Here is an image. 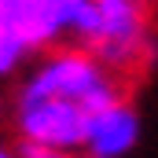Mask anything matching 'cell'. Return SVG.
<instances>
[{"mask_svg": "<svg viewBox=\"0 0 158 158\" xmlns=\"http://www.w3.org/2000/svg\"><path fill=\"white\" fill-rule=\"evenodd\" d=\"M33 55H37V52H33V44L22 37V33H15V30L0 26V85L15 81L26 66H30V59H33Z\"/></svg>", "mask_w": 158, "mask_h": 158, "instance_id": "obj_5", "label": "cell"}, {"mask_svg": "<svg viewBox=\"0 0 158 158\" xmlns=\"http://www.w3.org/2000/svg\"><path fill=\"white\" fill-rule=\"evenodd\" d=\"M0 114H4V107H0Z\"/></svg>", "mask_w": 158, "mask_h": 158, "instance_id": "obj_7", "label": "cell"}, {"mask_svg": "<svg viewBox=\"0 0 158 158\" xmlns=\"http://www.w3.org/2000/svg\"><path fill=\"white\" fill-rule=\"evenodd\" d=\"M81 4L85 0H0V26L22 33L33 52H44L70 40Z\"/></svg>", "mask_w": 158, "mask_h": 158, "instance_id": "obj_3", "label": "cell"}, {"mask_svg": "<svg viewBox=\"0 0 158 158\" xmlns=\"http://www.w3.org/2000/svg\"><path fill=\"white\" fill-rule=\"evenodd\" d=\"M136 143H140V114H136V107L118 96L114 103H107L92 125H88V132H85V147H81V155L88 158H125L136 151Z\"/></svg>", "mask_w": 158, "mask_h": 158, "instance_id": "obj_4", "label": "cell"}, {"mask_svg": "<svg viewBox=\"0 0 158 158\" xmlns=\"http://www.w3.org/2000/svg\"><path fill=\"white\" fill-rule=\"evenodd\" d=\"M7 155H11V147H7V140L0 136V158H7Z\"/></svg>", "mask_w": 158, "mask_h": 158, "instance_id": "obj_6", "label": "cell"}, {"mask_svg": "<svg viewBox=\"0 0 158 158\" xmlns=\"http://www.w3.org/2000/svg\"><path fill=\"white\" fill-rule=\"evenodd\" d=\"M118 70L96 59L74 40L52 44L30 59L19 74L15 96L7 103V121L15 129V155L63 158L85 147L92 118L114 103L121 92Z\"/></svg>", "mask_w": 158, "mask_h": 158, "instance_id": "obj_1", "label": "cell"}, {"mask_svg": "<svg viewBox=\"0 0 158 158\" xmlns=\"http://www.w3.org/2000/svg\"><path fill=\"white\" fill-rule=\"evenodd\" d=\"M70 40L88 48L121 77H129L151 66L158 55L151 0H85Z\"/></svg>", "mask_w": 158, "mask_h": 158, "instance_id": "obj_2", "label": "cell"}]
</instances>
